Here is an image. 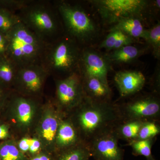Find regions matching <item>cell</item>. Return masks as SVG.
I'll return each mask as SVG.
<instances>
[{"mask_svg": "<svg viewBox=\"0 0 160 160\" xmlns=\"http://www.w3.org/2000/svg\"><path fill=\"white\" fill-rule=\"evenodd\" d=\"M103 21L115 25L119 20L129 18L142 19L149 7L144 0H93L89 1Z\"/></svg>", "mask_w": 160, "mask_h": 160, "instance_id": "cell-6", "label": "cell"}, {"mask_svg": "<svg viewBox=\"0 0 160 160\" xmlns=\"http://www.w3.org/2000/svg\"><path fill=\"white\" fill-rule=\"evenodd\" d=\"M30 143V139L27 138H24L21 139L17 144L18 149L27 156L29 152Z\"/></svg>", "mask_w": 160, "mask_h": 160, "instance_id": "cell-32", "label": "cell"}, {"mask_svg": "<svg viewBox=\"0 0 160 160\" xmlns=\"http://www.w3.org/2000/svg\"><path fill=\"white\" fill-rule=\"evenodd\" d=\"M56 80V95L59 110L67 115L81 104L85 97L82 78L77 72Z\"/></svg>", "mask_w": 160, "mask_h": 160, "instance_id": "cell-7", "label": "cell"}, {"mask_svg": "<svg viewBox=\"0 0 160 160\" xmlns=\"http://www.w3.org/2000/svg\"><path fill=\"white\" fill-rule=\"evenodd\" d=\"M70 113L69 118L81 139L87 144L113 130L122 121L118 105L111 102H98L86 96Z\"/></svg>", "mask_w": 160, "mask_h": 160, "instance_id": "cell-1", "label": "cell"}, {"mask_svg": "<svg viewBox=\"0 0 160 160\" xmlns=\"http://www.w3.org/2000/svg\"><path fill=\"white\" fill-rule=\"evenodd\" d=\"M119 107L122 121H159L160 101L155 93L137 97Z\"/></svg>", "mask_w": 160, "mask_h": 160, "instance_id": "cell-8", "label": "cell"}, {"mask_svg": "<svg viewBox=\"0 0 160 160\" xmlns=\"http://www.w3.org/2000/svg\"><path fill=\"white\" fill-rule=\"evenodd\" d=\"M0 160H29V158L20 151L13 140L0 142Z\"/></svg>", "mask_w": 160, "mask_h": 160, "instance_id": "cell-23", "label": "cell"}, {"mask_svg": "<svg viewBox=\"0 0 160 160\" xmlns=\"http://www.w3.org/2000/svg\"><path fill=\"white\" fill-rule=\"evenodd\" d=\"M145 40L152 48L155 57L160 58V24L158 22L151 29L147 30Z\"/></svg>", "mask_w": 160, "mask_h": 160, "instance_id": "cell-26", "label": "cell"}, {"mask_svg": "<svg viewBox=\"0 0 160 160\" xmlns=\"http://www.w3.org/2000/svg\"><path fill=\"white\" fill-rule=\"evenodd\" d=\"M8 40L6 56L18 68L41 65L48 44L43 42L21 22L6 34Z\"/></svg>", "mask_w": 160, "mask_h": 160, "instance_id": "cell-4", "label": "cell"}, {"mask_svg": "<svg viewBox=\"0 0 160 160\" xmlns=\"http://www.w3.org/2000/svg\"><path fill=\"white\" fill-rule=\"evenodd\" d=\"M156 138L143 140H136L128 143L132 149V154L135 156H143L147 160H156L152 153V147Z\"/></svg>", "mask_w": 160, "mask_h": 160, "instance_id": "cell-24", "label": "cell"}, {"mask_svg": "<svg viewBox=\"0 0 160 160\" xmlns=\"http://www.w3.org/2000/svg\"><path fill=\"white\" fill-rule=\"evenodd\" d=\"M2 122V120L0 119V124H1Z\"/></svg>", "mask_w": 160, "mask_h": 160, "instance_id": "cell-35", "label": "cell"}, {"mask_svg": "<svg viewBox=\"0 0 160 160\" xmlns=\"http://www.w3.org/2000/svg\"><path fill=\"white\" fill-rule=\"evenodd\" d=\"M119 140L114 129L95 138L88 144L91 157L95 160H124Z\"/></svg>", "mask_w": 160, "mask_h": 160, "instance_id": "cell-12", "label": "cell"}, {"mask_svg": "<svg viewBox=\"0 0 160 160\" xmlns=\"http://www.w3.org/2000/svg\"><path fill=\"white\" fill-rule=\"evenodd\" d=\"M81 51L79 44L64 33L46 46L41 65L49 76L65 78L78 70Z\"/></svg>", "mask_w": 160, "mask_h": 160, "instance_id": "cell-3", "label": "cell"}, {"mask_svg": "<svg viewBox=\"0 0 160 160\" xmlns=\"http://www.w3.org/2000/svg\"><path fill=\"white\" fill-rule=\"evenodd\" d=\"M160 133V126L158 124V122L153 121L145 122L140 128L137 138L136 140L154 138Z\"/></svg>", "mask_w": 160, "mask_h": 160, "instance_id": "cell-27", "label": "cell"}, {"mask_svg": "<svg viewBox=\"0 0 160 160\" xmlns=\"http://www.w3.org/2000/svg\"><path fill=\"white\" fill-rule=\"evenodd\" d=\"M37 126V138L39 140L43 151L55 153V140L58 128L63 115L52 106L45 108Z\"/></svg>", "mask_w": 160, "mask_h": 160, "instance_id": "cell-11", "label": "cell"}, {"mask_svg": "<svg viewBox=\"0 0 160 160\" xmlns=\"http://www.w3.org/2000/svg\"><path fill=\"white\" fill-rule=\"evenodd\" d=\"M16 14L20 22L46 44L64 34L62 21L53 2L30 0Z\"/></svg>", "mask_w": 160, "mask_h": 160, "instance_id": "cell-2", "label": "cell"}, {"mask_svg": "<svg viewBox=\"0 0 160 160\" xmlns=\"http://www.w3.org/2000/svg\"><path fill=\"white\" fill-rule=\"evenodd\" d=\"M111 29H117L130 37L145 39L147 29H144L141 19L129 18L119 20Z\"/></svg>", "mask_w": 160, "mask_h": 160, "instance_id": "cell-17", "label": "cell"}, {"mask_svg": "<svg viewBox=\"0 0 160 160\" xmlns=\"http://www.w3.org/2000/svg\"><path fill=\"white\" fill-rule=\"evenodd\" d=\"M8 40L6 34L0 32V56H6Z\"/></svg>", "mask_w": 160, "mask_h": 160, "instance_id": "cell-33", "label": "cell"}, {"mask_svg": "<svg viewBox=\"0 0 160 160\" xmlns=\"http://www.w3.org/2000/svg\"><path fill=\"white\" fill-rule=\"evenodd\" d=\"M133 38L117 29H110V32L101 43V48L108 51H113L123 46L131 45L134 42Z\"/></svg>", "mask_w": 160, "mask_h": 160, "instance_id": "cell-21", "label": "cell"}, {"mask_svg": "<svg viewBox=\"0 0 160 160\" xmlns=\"http://www.w3.org/2000/svg\"><path fill=\"white\" fill-rule=\"evenodd\" d=\"M32 98L13 91L5 108L9 117L22 131L31 127L36 116L37 105Z\"/></svg>", "mask_w": 160, "mask_h": 160, "instance_id": "cell-10", "label": "cell"}, {"mask_svg": "<svg viewBox=\"0 0 160 160\" xmlns=\"http://www.w3.org/2000/svg\"><path fill=\"white\" fill-rule=\"evenodd\" d=\"M55 155L56 160H89L91 157L88 144L83 142Z\"/></svg>", "mask_w": 160, "mask_h": 160, "instance_id": "cell-22", "label": "cell"}, {"mask_svg": "<svg viewBox=\"0 0 160 160\" xmlns=\"http://www.w3.org/2000/svg\"><path fill=\"white\" fill-rule=\"evenodd\" d=\"M80 76L85 96L98 102H111L112 91L109 84L94 77Z\"/></svg>", "mask_w": 160, "mask_h": 160, "instance_id": "cell-16", "label": "cell"}, {"mask_svg": "<svg viewBox=\"0 0 160 160\" xmlns=\"http://www.w3.org/2000/svg\"><path fill=\"white\" fill-rule=\"evenodd\" d=\"M108 70L109 62L106 58L89 49L82 50L78 70L80 75L94 77L109 84L107 80Z\"/></svg>", "mask_w": 160, "mask_h": 160, "instance_id": "cell-13", "label": "cell"}, {"mask_svg": "<svg viewBox=\"0 0 160 160\" xmlns=\"http://www.w3.org/2000/svg\"><path fill=\"white\" fill-rule=\"evenodd\" d=\"M12 90L5 89L0 86V112L5 109Z\"/></svg>", "mask_w": 160, "mask_h": 160, "instance_id": "cell-29", "label": "cell"}, {"mask_svg": "<svg viewBox=\"0 0 160 160\" xmlns=\"http://www.w3.org/2000/svg\"><path fill=\"white\" fill-rule=\"evenodd\" d=\"M18 69L7 56H0V86L5 89L12 90Z\"/></svg>", "mask_w": 160, "mask_h": 160, "instance_id": "cell-19", "label": "cell"}, {"mask_svg": "<svg viewBox=\"0 0 160 160\" xmlns=\"http://www.w3.org/2000/svg\"><path fill=\"white\" fill-rule=\"evenodd\" d=\"M42 151H43L42 148V144L39 140L36 138L30 139V146H29V152L28 153V154L29 155V158L35 155L38 154Z\"/></svg>", "mask_w": 160, "mask_h": 160, "instance_id": "cell-30", "label": "cell"}, {"mask_svg": "<svg viewBox=\"0 0 160 160\" xmlns=\"http://www.w3.org/2000/svg\"><path fill=\"white\" fill-rule=\"evenodd\" d=\"M144 51L131 45L123 46L113 50L106 56L109 62L127 63L134 61L140 57Z\"/></svg>", "mask_w": 160, "mask_h": 160, "instance_id": "cell-18", "label": "cell"}, {"mask_svg": "<svg viewBox=\"0 0 160 160\" xmlns=\"http://www.w3.org/2000/svg\"><path fill=\"white\" fill-rule=\"evenodd\" d=\"M30 0H0V8L17 13L27 5Z\"/></svg>", "mask_w": 160, "mask_h": 160, "instance_id": "cell-28", "label": "cell"}, {"mask_svg": "<svg viewBox=\"0 0 160 160\" xmlns=\"http://www.w3.org/2000/svg\"><path fill=\"white\" fill-rule=\"evenodd\" d=\"M29 160H56L55 155L43 150L29 158Z\"/></svg>", "mask_w": 160, "mask_h": 160, "instance_id": "cell-31", "label": "cell"}, {"mask_svg": "<svg viewBox=\"0 0 160 160\" xmlns=\"http://www.w3.org/2000/svg\"><path fill=\"white\" fill-rule=\"evenodd\" d=\"M66 116H63L61 119L58 128L55 140V153L83 142L70 118H66Z\"/></svg>", "mask_w": 160, "mask_h": 160, "instance_id": "cell-15", "label": "cell"}, {"mask_svg": "<svg viewBox=\"0 0 160 160\" xmlns=\"http://www.w3.org/2000/svg\"><path fill=\"white\" fill-rule=\"evenodd\" d=\"M114 81L120 95L126 97L141 91L146 82V78L141 72L122 70L115 75Z\"/></svg>", "mask_w": 160, "mask_h": 160, "instance_id": "cell-14", "label": "cell"}, {"mask_svg": "<svg viewBox=\"0 0 160 160\" xmlns=\"http://www.w3.org/2000/svg\"><path fill=\"white\" fill-rule=\"evenodd\" d=\"M10 136L9 125L3 122L0 124V141H4L9 139Z\"/></svg>", "mask_w": 160, "mask_h": 160, "instance_id": "cell-34", "label": "cell"}, {"mask_svg": "<svg viewBox=\"0 0 160 160\" xmlns=\"http://www.w3.org/2000/svg\"><path fill=\"white\" fill-rule=\"evenodd\" d=\"M62 24L64 33L79 44L94 36L97 27L92 20L79 5L64 1L53 2Z\"/></svg>", "mask_w": 160, "mask_h": 160, "instance_id": "cell-5", "label": "cell"}, {"mask_svg": "<svg viewBox=\"0 0 160 160\" xmlns=\"http://www.w3.org/2000/svg\"><path fill=\"white\" fill-rule=\"evenodd\" d=\"M20 22L17 15L7 9L0 8V32L7 34Z\"/></svg>", "mask_w": 160, "mask_h": 160, "instance_id": "cell-25", "label": "cell"}, {"mask_svg": "<svg viewBox=\"0 0 160 160\" xmlns=\"http://www.w3.org/2000/svg\"><path fill=\"white\" fill-rule=\"evenodd\" d=\"M144 122L139 120H127L121 122L115 128L114 131L119 140L127 141L128 143L137 138L140 128Z\"/></svg>", "mask_w": 160, "mask_h": 160, "instance_id": "cell-20", "label": "cell"}, {"mask_svg": "<svg viewBox=\"0 0 160 160\" xmlns=\"http://www.w3.org/2000/svg\"><path fill=\"white\" fill-rule=\"evenodd\" d=\"M49 76L44 68L39 64L19 68L12 90L24 96L33 98L42 91L46 78Z\"/></svg>", "mask_w": 160, "mask_h": 160, "instance_id": "cell-9", "label": "cell"}]
</instances>
